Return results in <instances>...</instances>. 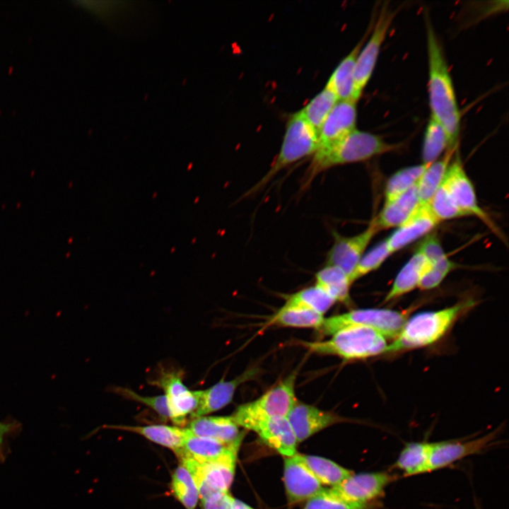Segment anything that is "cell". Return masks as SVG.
I'll list each match as a JSON object with an SVG mask.
<instances>
[{
    "label": "cell",
    "instance_id": "6da1fadb",
    "mask_svg": "<svg viewBox=\"0 0 509 509\" xmlns=\"http://www.w3.org/2000/svg\"><path fill=\"white\" fill-rule=\"evenodd\" d=\"M431 117L444 129L448 148H457L461 114L452 79L441 44L428 16L426 18Z\"/></svg>",
    "mask_w": 509,
    "mask_h": 509
},
{
    "label": "cell",
    "instance_id": "7a4b0ae2",
    "mask_svg": "<svg viewBox=\"0 0 509 509\" xmlns=\"http://www.w3.org/2000/svg\"><path fill=\"white\" fill-rule=\"evenodd\" d=\"M400 148L401 144L387 142L379 135L356 129L332 145L315 151L307 168L304 185L326 170L365 161Z\"/></svg>",
    "mask_w": 509,
    "mask_h": 509
},
{
    "label": "cell",
    "instance_id": "3957f363",
    "mask_svg": "<svg viewBox=\"0 0 509 509\" xmlns=\"http://www.w3.org/2000/svg\"><path fill=\"white\" fill-rule=\"evenodd\" d=\"M474 305V300L468 299L441 310L420 312L408 317L385 353H395L434 344Z\"/></svg>",
    "mask_w": 509,
    "mask_h": 509
},
{
    "label": "cell",
    "instance_id": "277c9868",
    "mask_svg": "<svg viewBox=\"0 0 509 509\" xmlns=\"http://www.w3.org/2000/svg\"><path fill=\"white\" fill-rule=\"evenodd\" d=\"M310 351L334 355L346 361L361 360L386 352L387 338L370 327L357 326L340 329L326 341H306Z\"/></svg>",
    "mask_w": 509,
    "mask_h": 509
},
{
    "label": "cell",
    "instance_id": "5b68a950",
    "mask_svg": "<svg viewBox=\"0 0 509 509\" xmlns=\"http://www.w3.org/2000/svg\"><path fill=\"white\" fill-rule=\"evenodd\" d=\"M296 375V372L292 373L257 399L237 407L230 416L239 427L253 431L267 420L286 417L297 402Z\"/></svg>",
    "mask_w": 509,
    "mask_h": 509
},
{
    "label": "cell",
    "instance_id": "8992f818",
    "mask_svg": "<svg viewBox=\"0 0 509 509\" xmlns=\"http://www.w3.org/2000/svg\"><path fill=\"white\" fill-rule=\"evenodd\" d=\"M319 146L318 134L299 110L288 118L283 141L276 158L263 177L252 188L254 193L265 186L286 167L312 156Z\"/></svg>",
    "mask_w": 509,
    "mask_h": 509
},
{
    "label": "cell",
    "instance_id": "52a82bcc",
    "mask_svg": "<svg viewBox=\"0 0 509 509\" xmlns=\"http://www.w3.org/2000/svg\"><path fill=\"white\" fill-rule=\"evenodd\" d=\"M409 311L385 308L352 310L345 313L324 318L320 332L332 335L337 331L350 327H370L380 331L387 339H394L409 317Z\"/></svg>",
    "mask_w": 509,
    "mask_h": 509
},
{
    "label": "cell",
    "instance_id": "ba28073f",
    "mask_svg": "<svg viewBox=\"0 0 509 509\" xmlns=\"http://www.w3.org/2000/svg\"><path fill=\"white\" fill-rule=\"evenodd\" d=\"M397 11L383 5L376 20H373L371 31L358 55L353 75L351 100L358 102L375 67L380 51Z\"/></svg>",
    "mask_w": 509,
    "mask_h": 509
},
{
    "label": "cell",
    "instance_id": "9c48e42d",
    "mask_svg": "<svg viewBox=\"0 0 509 509\" xmlns=\"http://www.w3.org/2000/svg\"><path fill=\"white\" fill-rule=\"evenodd\" d=\"M443 184L465 216H472L479 218L494 233L501 237L498 226L479 206L474 187L464 170L457 149L454 153Z\"/></svg>",
    "mask_w": 509,
    "mask_h": 509
},
{
    "label": "cell",
    "instance_id": "30bf717a",
    "mask_svg": "<svg viewBox=\"0 0 509 509\" xmlns=\"http://www.w3.org/2000/svg\"><path fill=\"white\" fill-rule=\"evenodd\" d=\"M397 479L390 472L353 473L340 484L326 488L330 495L349 503L370 504L380 503L385 488Z\"/></svg>",
    "mask_w": 509,
    "mask_h": 509
},
{
    "label": "cell",
    "instance_id": "8fae6325",
    "mask_svg": "<svg viewBox=\"0 0 509 509\" xmlns=\"http://www.w3.org/2000/svg\"><path fill=\"white\" fill-rule=\"evenodd\" d=\"M238 450L233 451L216 461L199 463L181 460L192 474L201 501L216 493H226L232 484Z\"/></svg>",
    "mask_w": 509,
    "mask_h": 509
},
{
    "label": "cell",
    "instance_id": "7c38bea8",
    "mask_svg": "<svg viewBox=\"0 0 509 509\" xmlns=\"http://www.w3.org/2000/svg\"><path fill=\"white\" fill-rule=\"evenodd\" d=\"M181 371H163L156 384L165 392L170 421L177 426L187 423L198 408L200 390L192 391L183 383Z\"/></svg>",
    "mask_w": 509,
    "mask_h": 509
},
{
    "label": "cell",
    "instance_id": "4fadbf2b",
    "mask_svg": "<svg viewBox=\"0 0 509 509\" xmlns=\"http://www.w3.org/2000/svg\"><path fill=\"white\" fill-rule=\"evenodd\" d=\"M378 233L379 230L371 221L364 230L352 236L333 231V244L328 251L326 264L339 267L351 279L368 245Z\"/></svg>",
    "mask_w": 509,
    "mask_h": 509
},
{
    "label": "cell",
    "instance_id": "5bb4252c",
    "mask_svg": "<svg viewBox=\"0 0 509 509\" xmlns=\"http://www.w3.org/2000/svg\"><path fill=\"white\" fill-rule=\"evenodd\" d=\"M499 430L473 440H445L431 443L428 459V472L447 467L468 456L481 453L491 446Z\"/></svg>",
    "mask_w": 509,
    "mask_h": 509
},
{
    "label": "cell",
    "instance_id": "9a60e30c",
    "mask_svg": "<svg viewBox=\"0 0 509 509\" xmlns=\"http://www.w3.org/2000/svg\"><path fill=\"white\" fill-rule=\"evenodd\" d=\"M283 482L290 504L308 501L324 488L296 455L284 459Z\"/></svg>",
    "mask_w": 509,
    "mask_h": 509
},
{
    "label": "cell",
    "instance_id": "2e32d148",
    "mask_svg": "<svg viewBox=\"0 0 509 509\" xmlns=\"http://www.w3.org/2000/svg\"><path fill=\"white\" fill-rule=\"evenodd\" d=\"M286 419L298 443L303 442L332 425L344 421L335 414L298 402L293 405Z\"/></svg>",
    "mask_w": 509,
    "mask_h": 509
},
{
    "label": "cell",
    "instance_id": "e0dca14e",
    "mask_svg": "<svg viewBox=\"0 0 509 509\" xmlns=\"http://www.w3.org/2000/svg\"><path fill=\"white\" fill-rule=\"evenodd\" d=\"M356 103L352 100L337 102L319 131L317 149L332 145L356 129Z\"/></svg>",
    "mask_w": 509,
    "mask_h": 509
},
{
    "label": "cell",
    "instance_id": "ac0fdd59",
    "mask_svg": "<svg viewBox=\"0 0 509 509\" xmlns=\"http://www.w3.org/2000/svg\"><path fill=\"white\" fill-rule=\"evenodd\" d=\"M439 223L428 205H420L405 222L396 228L385 239L390 252L393 254L427 235Z\"/></svg>",
    "mask_w": 509,
    "mask_h": 509
},
{
    "label": "cell",
    "instance_id": "d6986e66",
    "mask_svg": "<svg viewBox=\"0 0 509 509\" xmlns=\"http://www.w3.org/2000/svg\"><path fill=\"white\" fill-rule=\"evenodd\" d=\"M242 440L225 444L213 438L195 435L187 430L182 446L175 453L180 460H191L199 463L210 462L238 450Z\"/></svg>",
    "mask_w": 509,
    "mask_h": 509
},
{
    "label": "cell",
    "instance_id": "ffe728a7",
    "mask_svg": "<svg viewBox=\"0 0 509 509\" xmlns=\"http://www.w3.org/2000/svg\"><path fill=\"white\" fill-rule=\"evenodd\" d=\"M256 373V369H250L233 380H223L206 390H200L198 408L190 418L206 416L227 406L231 402L238 387Z\"/></svg>",
    "mask_w": 509,
    "mask_h": 509
},
{
    "label": "cell",
    "instance_id": "44dd1931",
    "mask_svg": "<svg viewBox=\"0 0 509 509\" xmlns=\"http://www.w3.org/2000/svg\"><path fill=\"white\" fill-rule=\"evenodd\" d=\"M416 185L397 198L385 201L379 213L371 221L380 231L397 228L420 206Z\"/></svg>",
    "mask_w": 509,
    "mask_h": 509
},
{
    "label": "cell",
    "instance_id": "7402d4cb",
    "mask_svg": "<svg viewBox=\"0 0 509 509\" xmlns=\"http://www.w3.org/2000/svg\"><path fill=\"white\" fill-rule=\"evenodd\" d=\"M268 446L285 457L295 455L298 442L286 417H276L260 423L254 431Z\"/></svg>",
    "mask_w": 509,
    "mask_h": 509
},
{
    "label": "cell",
    "instance_id": "603a6c76",
    "mask_svg": "<svg viewBox=\"0 0 509 509\" xmlns=\"http://www.w3.org/2000/svg\"><path fill=\"white\" fill-rule=\"evenodd\" d=\"M230 416H203L192 419L187 428L195 435L231 444L245 436Z\"/></svg>",
    "mask_w": 509,
    "mask_h": 509
},
{
    "label": "cell",
    "instance_id": "cb8c5ba5",
    "mask_svg": "<svg viewBox=\"0 0 509 509\" xmlns=\"http://www.w3.org/2000/svg\"><path fill=\"white\" fill-rule=\"evenodd\" d=\"M107 428L125 431L141 435L148 440L168 447L176 452L183 445L187 428L165 424L147 426L110 425Z\"/></svg>",
    "mask_w": 509,
    "mask_h": 509
},
{
    "label": "cell",
    "instance_id": "d4e9b609",
    "mask_svg": "<svg viewBox=\"0 0 509 509\" xmlns=\"http://www.w3.org/2000/svg\"><path fill=\"white\" fill-rule=\"evenodd\" d=\"M372 25L368 27L362 39L351 51L340 62L330 76L326 85L336 94L339 100H351L353 75L358 55L365 40L368 38Z\"/></svg>",
    "mask_w": 509,
    "mask_h": 509
},
{
    "label": "cell",
    "instance_id": "484cf974",
    "mask_svg": "<svg viewBox=\"0 0 509 509\" xmlns=\"http://www.w3.org/2000/svg\"><path fill=\"white\" fill-rule=\"evenodd\" d=\"M429 262L419 251L413 255L397 274L383 302L388 303L418 288L421 278Z\"/></svg>",
    "mask_w": 509,
    "mask_h": 509
},
{
    "label": "cell",
    "instance_id": "4316f807",
    "mask_svg": "<svg viewBox=\"0 0 509 509\" xmlns=\"http://www.w3.org/2000/svg\"><path fill=\"white\" fill-rule=\"evenodd\" d=\"M457 149H447L441 158L429 164L419 178L416 189L421 205H428L443 183L454 153Z\"/></svg>",
    "mask_w": 509,
    "mask_h": 509
},
{
    "label": "cell",
    "instance_id": "83f0119b",
    "mask_svg": "<svg viewBox=\"0 0 509 509\" xmlns=\"http://www.w3.org/2000/svg\"><path fill=\"white\" fill-rule=\"evenodd\" d=\"M431 443L424 441L406 443L392 468L401 471L404 476L428 472Z\"/></svg>",
    "mask_w": 509,
    "mask_h": 509
},
{
    "label": "cell",
    "instance_id": "f1b7e54d",
    "mask_svg": "<svg viewBox=\"0 0 509 509\" xmlns=\"http://www.w3.org/2000/svg\"><path fill=\"white\" fill-rule=\"evenodd\" d=\"M315 285L332 298L335 302L350 300L352 284L349 276L339 267L325 265L315 274Z\"/></svg>",
    "mask_w": 509,
    "mask_h": 509
},
{
    "label": "cell",
    "instance_id": "f546056e",
    "mask_svg": "<svg viewBox=\"0 0 509 509\" xmlns=\"http://www.w3.org/2000/svg\"><path fill=\"white\" fill-rule=\"evenodd\" d=\"M298 459L312 472L321 484L334 486L353 472L322 457L296 454Z\"/></svg>",
    "mask_w": 509,
    "mask_h": 509
},
{
    "label": "cell",
    "instance_id": "4dcf8cb0",
    "mask_svg": "<svg viewBox=\"0 0 509 509\" xmlns=\"http://www.w3.org/2000/svg\"><path fill=\"white\" fill-rule=\"evenodd\" d=\"M323 314L298 308L282 306L270 319L269 324L281 327L320 329Z\"/></svg>",
    "mask_w": 509,
    "mask_h": 509
},
{
    "label": "cell",
    "instance_id": "1f68e13d",
    "mask_svg": "<svg viewBox=\"0 0 509 509\" xmlns=\"http://www.w3.org/2000/svg\"><path fill=\"white\" fill-rule=\"evenodd\" d=\"M338 101L336 94L325 85L300 111L318 134L322 124Z\"/></svg>",
    "mask_w": 509,
    "mask_h": 509
},
{
    "label": "cell",
    "instance_id": "d6a6232c",
    "mask_svg": "<svg viewBox=\"0 0 509 509\" xmlns=\"http://www.w3.org/2000/svg\"><path fill=\"white\" fill-rule=\"evenodd\" d=\"M334 303L332 298L315 285L287 296L283 306L307 309L324 314Z\"/></svg>",
    "mask_w": 509,
    "mask_h": 509
},
{
    "label": "cell",
    "instance_id": "836d02e7",
    "mask_svg": "<svg viewBox=\"0 0 509 509\" xmlns=\"http://www.w3.org/2000/svg\"><path fill=\"white\" fill-rule=\"evenodd\" d=\"M429 164L403 168L393 173L385 186V202L392 201L415 186Z\"/></svg>",
    "mask_w": 509,
    "mask_h": 509
},
{
    "label": "cell",
    "instance_id": "e575fe53",
    "mask_svg": "<svg viewBox=\"0 0 509 509\" xmlns=\"http://www.w3.org/2000/svg\"><path fill=\"white\" fill-rule=\"evenodd\" d=\"M448 148V139L443 127L430 117L424 132L422 160L431 164L440 158Z\"/></svg>",
    "mask_w": 509,
    "mask_h": 509
},
{
    "label": "cell",
    "instance_id": "d590c367",
    "mask_svg": "<svg viewBox=\"0 0 509 509\" xmlns=\"http://www.w3.org/2000/svg\"><path fill=\"white\" fill-rule=\"evenodd\" d=\"M170 487L174 496L185 508H196L199 498L198 489L192 474L182 464L174 471Z\"/></svg>",
    "mask_w": 509,
    "mask_h": 509
},
{
    "label": "cell",
    "instance_id": "8d00e7d4",
    "mask_svg": "<svg viewBox=\"0 0 509 509\" xmlns=\"http://www.w3.org/2000/svg\"><path fill=\"white\" fill-rule=\"evenodd\" d=\"M391 255L392 254L388 247L386 240L380 242L365 252L351 276L352 283L357 279L377 270Z\"/></svg>",
    "mask_w": 509,
    "mask_h": 509
},
{
    "label": "cell",
    "instance_id": "74e56055",
    "mask_svg": "<svg viewBox=\"0 0 509 509\" xmlns=\"http://www.w3.org/2000/svg\"><path fill=\"white\" fill-rule=\"evenodd\" d=\"M428 206L439 222L465 216L455 204L443 183L428 204Z\"/></svg>",
    "mask_w": 509,
    "mask_h": 509
},
{
    "label": "cell",
    "instance_id": "f35d334b",
    "mask_svg": "<svg viewBox=\"0 0 509 509\" xmlns=\"http://www.w3.org/2000/svg\"><path fill=\"white\" fill-rule=\"evenodd\" d=\"M380 503L370 504H359L349 503L337 498L326 491L307 501L303 509H378Z\"/></svg>",
    "mask_w": 509,
    "mask_h": 509
},
{
    "label": "cell",
    "instance_id": "ab89813d",
    "mask_svg": "<svg viewBox=\"0 0 509 509\" xmlns=\"http://www.w3.org/2000/svg\"><path fill=\"white\" fill-rule=\"evenodd\" d=\"M457 267V265L447 256L435 263H429L421 278L418 288L421 290H430L437 287Z\"/></svg>",
    "mask_w": 509,
    "mask_h": 509
},
{
    "label": "cell",
    "instance_id": "60d3db41",
    "mask_svg": "<svg viewBox=\"0 0 509 509\" xmlns=\"http://www.w3.org/2000/svg\"><path fill=\"white\" fill-rule=\"evenodd\" d=\"M113 392L131 401L141 403L152 409L164 420L170 419L166 397L164 394L157 396H143L133 390L121 387L113 388Z\"/></svg>",
    "mask_w": 509,
    "mask_h": 509
},
{
    "label": "cell",
    "instance_id": "b9f144b4",
    "mask_svg": "<svg viewBox=\"0 0 509 509\" xmlns=\"http://www.w3.org/2000/svg\"><path fill=\"white\" fill-rule=\"evenodd\" d=\"M430 264L435 263L447 256L440 240L435 235H428L419 245L417 250Z\"/></svg>",
    "mask_w": 509,
    "mask_h": 509
},
{
    "label": "cell",
    "instance_id": "7bdbcfd3",
    "mask_svg": "<svg viewBox=\"0 0 509 509\" xmlns=\"http://www.w3.org/2000/svg\"><path fill=\"white\" fill-rule=\"evenodd\" d=\"M21 428V423L14 419L0 421V462H4L6 457L7 439L16 435Z\"/></svg>",
    "mask_w": 509,
    "mask_h": 509
},
{
    "label": "cell",
    "instance_id": "ee69618b",
    "mask_svg": "<svg viewBox=\"0 0 509 509\" xmlns=\"http://www.w3.org/2000/svg\"><path fill=\"white\" fill-rule=\"evenodd\" d=\"M232 496L229 492L216 493L201 501L203 509H231Z\"/></svg>",
    "mask_w": 509,
    "mask_h": 509
},
{
    "label": "cell",
    "instance_id": "f6af8a7d",
    "mask_svg": "<svg viewBox=\"0 0 509 509\" xmlns=\"http://www.w3.org/2000/svg\"><path fill=\"white\" fill-rule=\"evenodd\" d=\"M231 509H253L242 501L234 498L232 497L231 499Z\"/></svg>",
    "mask_w": 509,
    "mask_h": 509
}]
</instances>
